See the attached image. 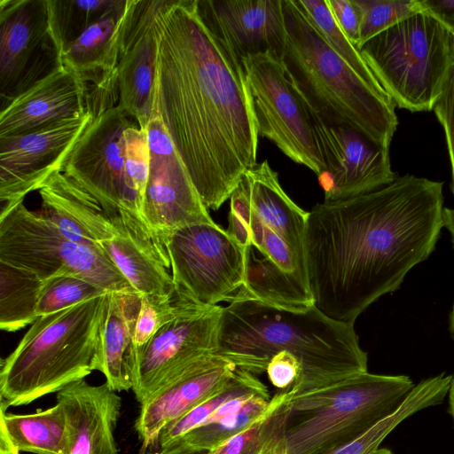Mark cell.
<instances>
[{
    "label": "cell",
    "mask_w": 454,
    "mask_h": 454,
    "mask_svg": "<svg viewBox=\"0 0 454 454\" xmlns=\"http://www.w3.org/2000/svg\"><path fill=\"white\" fill-rule=\"evenodd\" d=\"M337 24L357 48L363 13L356 0H327Z\"/></svg>",
    "instance_id": "60d3db41"
},
{
    "label": "cell",
    "mask_w": 454,
    "mask_h": 454,
    "mask_svg": "<svg viewBox=\"0 0 454 454\" xmlns=\"http://www.w3.org/2000/svg\"><path fill=\"white\" fill-rule=\"evenodd\" d=\"M258 392H269L267 386L259 380L256 374L239 368L228 386L193 407L162 430L158 442L160 449L178 442L189 432L203 425L228 400Z\"/></svg>",
    "instance_id": "1f68e13d"
},
{
    "label": "cell",
    "mask_w": 454,
    "mask_h": 454,
    "mask_svg": "<svg viewBox=\"0 0 454 454\" xmlns=\"http://www.w3.org/2000/svg\"><path fill=\"white\" fill-rule=\"evenodd\" d=\"M1 407L0 454H68L67 419L60 404L32 414Z\"/></svg>",
    "instance_id": "4316f807"
},
{
    "label": "cell",
    "mask_w": 454,
    "mask_h": 454,
    "mask_svg": "<svg viewBox=\"0 0 454 454\" xmlns=\"http://www.w3.org/2000/svg\"><path fill=\"white\" fill-rule=\"evenodd\" d=\"M259 136L267 137L293 161L319 177L326 167L313 129L309 106L280 60L270 53L241 59Z\"/></svg>",
    "instance_id": "30bf717a"
},
{
    "label": "cell",
    "mask_w": 454,
    "mask_h": 454,
    "mask_svg": "<svg viewBox=\"0 0 454 454\" xmlns=\"http://www.w3.org/2000/svg\"><path fill=\"white\" fill-rule=\"evenodd\" d=\"M452 375L444 372L415 385L403 403L364 434L323 454H370L379 449L385 438L403 420L416 412L443 402L450 387Z\"/></svg>",
    "instance_id": "f1b7e54d"
},
{
    "label": "cell",
    "mask_w": 454,
    "mask_h": 454,
    "mask_svg": "<svg viewBox=\"0 0 454 454\" xmlns=\"http://www.w3.org/2000/svg\"><path fill=\"white\" fill-rule=\"evenodd\" d=\"M294 392L278 390L264 412L209 454H286V425Z\"/></svg>",
    "instance_id": "f546056e"
},
{
    "label": "cell",
    "mask_w": 454,
    "mask_h": 454,
    "mask_svg": "<svg viewBox=\"0 0 454 454\" xmlns=\"http://www.w3.org/2000/svg\"><path fill=\"white\" fill-rule=\"evenodd\" d=\"M363 13L357 49L378 34L422 11L419 0H356Z\"/></svg>",
    "instance_id": "8d00e7d4"
},
{
    "label": "cell",
    "mask_w": 454,
    "mask_h": 454,
    "mask_svg": "<svg viewBox=\"0 0 454 454\" xmlns=\"http://www.w3.org/2000/svg\"><path fill=\"white\" fill-rule=\"evenodd\" d=\"M133 3L122 0L64 50L63 64L88 86L87 110L93 115L118 105L117 66Z\"/></svg>",
    "instance_id": "ac0fdd59"
},
{
    "label": "cell",
    "mask_w": 454,
    "mask_h": 454,
    "mask_svg": "<svg viewBox=\"0 0 454 454\" xmlns=\"http://www.w3.org/2000/svg\"><path fill=\"white\" fill-rule=\"evenodd\" d=\"M207 27L241 60L270 53L282 62L286 28L282 0H196Z\"/></svg>",
    "instance_id": "d6986e66"
},
{
    "label": "cell",
    "mask_w": 454,
    "mask_h": 454,
    "mask_svg": "<svg viewBox=\"0 0 454 454\" xmlns=\"http://www.w3.org/2000/svg\"><path fill=\"white\" fill-rule=\"evenodd\" d=\"M153 101L203 204L219 209L257 164L259 133L241 60L207 27L196 0H166Z\"/></svg>",
    "instance_id": "6da1fadb"
},
{
    "label": "cell",
    "mask_w": 454,
    "mask_h": 454,
    "mask_svg": "<svg viewBox=\"0 0 454 454\" xmlns=\"http://www.w3.org/2000/svg\"><path fill=\"white\" fill-rule=\"evenodd\" d=\"M316 138L326 171L319 177L324 201L346 200L391 184L389 147L380 145L356 129L333 126L309 107Z\"/></svg>",
    "instance_id": "2e32d148"
},
{
    "label": "cell",
    "mask_w": 454,
    "mask_h": 454,
    "mask_svg": "<svg viewBox=\"0 0 454 454\" xmlns=\"http://www.w3.org/2000/svg\"><path fill=\"white\" fill-rule=\"evenodd\" d=\"M112 223L115 228L114 236L98 245L130 286L141 295L173 296L175 285L160 254L121 220Z\"/></svg>",
    "instance_id": "484cf974"
},
{
    "label": "cell",
    "mask_w": 454,
    "mask_h": 454,
    "mask_svg": "<svg viewBox=\"0 0 454 454\" xmlns=\"http://www.w3.org/2000/svg\"><path fill=\"white\" fill-rule=\"evenodd\" d=\"M282 351L296 356L301 366L291 388L294 395L368 372L367 353L354 324L328 317L315 306L292 310L237 298L223 307L218 355L257 375Z\"/></svg>",
    "instance_id": "3957f363"
},
{
    "label": "cell",
    "mask_w": 454,
    "mask_h": 454,
    "mask_svg": "<svg viewBox=\"0 0 454 454\" xmlns=\"http://www.w3.org/2000/svg\"><path fill=\"white\" fill-rule=\"evenodd\" d=\"M237 298H251L292 310H307L314 306L307 283L296 272L284 270L268 257H257L253 247L248 257L246 282Z\"/></svg>",
    "instance_id": "83f0119b"
},
{
    "label": "cell",
    "mask_w": 454,
    "mask_h": 454,
    "mask_svg": "<svg viewBox=\"0 0 454 454\" xmlns=\"http://www.w3.org/2000/svg\"><path fill=\"white\" fill-rule=\"evenodd\" d=\"M442 206V183L412 175L314 206L303 239L314 306L328 317L354 324L432 254L443 227Z\"/></svg>",
    "instance_id": "7a4b0ae2"
},
{
    "label": "cell",
    "mask_w": 454,
    "mask_h": 454,
    "mask_svg": "<svg viewBox=\"0 0 454 454\" xmlns=\"http://www.w3.org/2000/svg\"><path fill=\"white\" fill-rule=\"evenodd\" d=\"M266 372L270 383L278 390H287L297 382L301 366L296 356L288 352L274 355L267 367Z\"/></svg>",
    "instance_id": "ab89813d"
},
{
    "label": "cell",
    "mask_w": 454,
    "mask_h": 454,
    "mask_svg": "<svg viewBox=\"0 0 454 454\" xmlns=\"http://www.w3.org/2000/svg\"><path fill=\"white\" fill-rule=\"evenodd\" d=\"M450 58H451L452 63L454 64V32H451Z\"/></svg>",
    "instance_id": "7dc6e473"
},
{
    "label": "cell",
    "mask_w": 454,
    "mask_h": 454,
    "mask_svg": "<svg viewBox=\"0 0 454 454\" xmlns=\"http://www.w3.org/2000/svg\"><path fill=\"white\" fill-rule=\"evenodd\" d=\"M270 399V395H258L240 411L215 422L201 425L179 441L184 442L193 449L211 451L261 416L267 409Z\"/></svg>",
    "instance_id": "e575fe53"
},
{
    "label": "cell",
    "mask_w": 454,
    "mask_h": 454,
    "mask_svg": "<svg viewBox=\"0 0 454 454\" xmlns=\"http://www.w3.org/2000/svg\"><path fill=\"white\" fill-rule=\"evenodd\" d=\"M151 163L144 217L165 248L176 231L196 223H215L203 204L153 101L146 128Z\"/></svg>",
    "instance_id": "9a60e30c"
},
{
    "label": "cell",
    "mask_w": 454,
    "mask_h": 454,
    "mask_svg": "<svg viewBox=\"0 0 454 454\" xmlns=\"http://www.w3.org/2000/svg\"><path fill=\"white\" fill-rule=\"evenodd\" d=\"M443 226L450 231L454 246V209H443Z\"/></svg>",
    "instance_id": "ee69618b"
},
{
    "label": "cell",
    "mask_w": 454,
    "mask_h": 454,
    "mask_svg": "<svg viewBox=\"0 0 454 454\" xmlns=\"http://www.w3.org/2000/svg\"><path fill=\"white\" fill-rule=\"evenodd\" d=\"M415 384L406 375L368 372L293 395L286 454H323L364 434L395 411Z\"/></svg>",
    "instance_id": "8992f818"
},
{
    "label": "cell",
    "mask_w": 454,
    "mask_h": 454,
    "mask_svg": "<svg viewBox=\"0 0 454 454\" xmlns=\"http://www.w3.org/2000/svg\"><path fill=\"white\" fill-rule=\"evenodd\" d=\"M208 450H196L186 444L183 441H178L168 447L160 449V451L148 454H209Z\"/></svg>",
    "instance_id": "7bdbcfd3"
},
{
    "label": "cell",
    "mask_w": 454,
    "mask_h": 454,
    "mask_svg": "<svg viewBox=\"0 0 454 454\" xmlns=\"http://www.w3.org/2000/svg\"><path fill=\"white\" fill-rule=\"evenodd\" d=\"M43 280L0 262V328L9 333L32 325Z\"/></svg>",
    "instance_id": "4dcf8cb0"
},
{
    "label": "cell",
    "mask_w": 454,
    "mask_h": 454,
    "mask_svg": "<svg viewBox=\"0 0 454 454\" xmlns=\"http://www.w3.org/2000/svg\"><path fill=\"white\" fill-rule=\"evenodd\" d=\"M107 293L39 317L1 363V407L28 404L95 371Z\"/></svg>",
    "instance_id": "5b68a950"
},
{
    "label": "cell",
    "mask_w": 454,
    "mask_h": 454,
    "mask_svg": "<svg viewBox=\"0 0 454 454\" xmlns=\"http://www.w3.org/2000/svg\"><path fill=\"white\" fill-rule=\"evenodd\" d=\"M449 404H450V413L454 420V375L452 376L450 387L449 389Z\"/></svg>",
    "instance_id": "f6af8a7d"
},
{
    "label": "cell",
    "mask_w": 454,
    "mask_h": 454,
    "mask_svg": "<svg viewBox=\"0 0 454 454\" xmlns=\"http://www.w3.org/2000/svg\"><path fill=\"white\" fill-rule=\"evenodd\" d=\"M370 454H393V452L390 450H388V449L379 448V449H377L376 450L372 451Z\"/></svg>",
    "instance_id": "bcb514c9"
},
{
    "label": "cell",
    "mask_w": 454,
    "mask_h": 454,
    "mask_svg": "<svg viewBox=\"0 0 454 454\" xmlns=\"http://www.w3.org/2000/svg\"><path fill=\"white\" fill-rule=\"evenodd\" d=\"M282 64L309 107L331 125L356 129L389 147L398 124L395 104L331 48L294 0H282Z\"/></svg>",
    "instance_id": "277c9868"
},
{
    "label": "cell",
    "mask_w": 454,
    "mask_h": 454,
    "mask_svg": "<svg viewBox=\"0 0 454 454\" xmlns=\"http://www.w3.org/2000/svg\"><path fill=\"white\" fill-rule=\"evenodd\" d=\"M239 368L218 354L212 355L140 403L135 429L143 450L158 443L167 426L228 386Z\"/></svg>",
    "instance_id": "ffe728a7"
},
{
    "label": "cell",
    "mask_w": 454,
    "mask_h": 454,
    "mask_svg": "<svg viewBox=\"0 0 454 454\" xmlns=\"http://www.w3.org/2000/svg\"><path fill=\"white\" fill-rule=\"evenodd\" d=\"M57 403L67 419L68 454H118L114 429L121 398L106 382H73L57 393Z\"/></svg>",
    "instance_id": "7402d4cb"
},
{
    "label": "cell",
    "mask_w": 454,
    "mask_h": 454,
    "mask_svg": "<svg viewBox=\"0 0 454 454\" xmlns=\"http://www.w3.org/2000/svg\"><path fill=\"white\" fill-rule=\"evenodd\" d=\"M0 262L43 280L73 275L107 292L133 289L99 245L69 239L23 202L0 218Z\"/></svg>",
    "instance_id": "ba28073f"
},
{
    "label": "cell",
    "mask_w": 454,
    "mask_h": 454,
    "mask_svg": "<svg viewBox=\"0 0 454 454\" xmlns=\"http://www.w3.org/2000/svg\"><path fill=\"white\" fill-rule=\"evenodd\" d=\"M450 325L451 333L454 337V305H453L452 311H451L450 317Z\"/></svg>",
    "instance_id": "c3c4849f"
},
{
    "label": "cell",
    "mask_w": 454,
    "mask_h": 454,
    "mask_svg": "<svg viewBox=\"0 0 454 454\" xmlns=\"http://www.w3.org/2000/svg\"><path fill=\"white\" fill-rule=\"evenodd\" d=\"M294 1L331 48L372 88L392 101L373 75L358 49L337 24L328 1Z\"/></svg>",
    "instance_id": "d6a6232c"
},
{
    "label": "cell",
    "mask_w": 454,
    "mask_h": 454,
    "mask_svg": "<svg viewBox=\"0 0 454 454\" xmlns=\"http://www.w3.org/2000/svg\"><path fill=\"white\" fill-rule=\"evenodd\" d=\"M176 316L135 348L132 390L139 403L205 358L217 354L223 307L196 303L176 293Z\"/></svg>",
    "instance_id": "8fae6325"
},
{
    "label": "cell",
    "mask_w": 454,
    "mask_h": 454,
    "mask_svg": "<svg viewBox=\"0 0 454 454\" xmlns=\"http://www.w3.org/2000/svg\"><path fill=\"white\" fill-rule=\"evenodd\" d=\"M38 192V214L69 239L98 245L114 236L115 228L98 200L63 172L54 173Z\"/></svg>",
    "instance_id": "603a6c76"
},
{
    "label": "cell",
    "mask_w": 454,
    "mask_h": 454,
    "mask_svg": "<svg viewBox=\"0 0 454 454\" xmlns=\"http://www.w3.org/2000/svg\"><path fill=\"white\" fill-rule=\"evenodd\" d=\"M49 0H0L1 109L63 66Z\"/></svg>",
    "instance_id": "7c38bea8"
},
{
    "label": "cell",
    "mask_w": 454,
    "mask_h": 454,
    "mask_svg": "<svg viewBox=\"0 0 454 454\" xmlns=\"http://www.w3.org/2000/svg\"><path fill=\"white\" fill-rule=\"evenodd\" d=\"M252 247H240L215 223L176 231L165 243L176 293L206 306L231 302L245 285Z\"/></svg>",
    "instance_id": "9c48e42d"
},
{
    "label": "cell",
    "mask_w": 454,
    "mask_h": 454,
    "mask_svg": "<svg viewBox=\"0 0 454 454\" xmlns=\"http://www.w3.org/2000/svg\"><path fill=\"white\" fill-rule=\"evenodd\" d=\"M238 186L262 222L281 237L292 249L298 272L307 282L303 239L309 212L297 206L283 190L278 173L267 160L248 168Z\"/></svg>",
    "instance_id": "d4e9b609"
},
{
    "label": "cell",
    "mask_w": 454,
    "mask_h": 454,
    "mask_svg": "<svg viewBox=\"0 0 454 454\" xmlns=\"http://www.w3.org/2000/svg\"><path fill=\"white\" fill-rule=\"evenodd\" d=\"M93 117L87 110L23 134L0 137V218L54 173L63 171Z\"/></svg>",
    "instance_id": "4fadbf2b"
},
{
    "label": "cell",
    "mask_w": 454,
    "mask_h": 454,
    "mask_svg": "<svg viewBox=\"0 0 454 454\" xmlns=\"http://www.w3.org/2000/svg\"><path fill=\"white\" fill-rule=\"evenodd\" d=\"M141 294L134 289L107 292L106 311L99 329L95 371L114 391L132 390L134 383L133 336Z\"/></svg>",
    "instance_id": "cb8c5ba5"
},
{
    "label": "cell",
    "mask_w": 454,
    "mask_h": 454,
    "mask_svg": "<svg viewBox=\"0 0 454 454\" xmlns=\"http://www.w3.org/2000/svg\"><path fill=\"white\" fill-rule=\"evenodd\" d=\"M122 0H49L58 35L66 47L120 5Z\"/></svg>",
    "instance_id": "836d02e7"
},
{
    "label": "cell",
    "mask_w": 454,
    "mask_h": 454,
    "mask_svg": "<svg viewBox=\"0 0 454 454\" xmlns=\"http://www.w3.org/2000/svg\"><path fill=\"white\" fill-rule=\"evenodd\" d=\"M437 119L442 124L448 151L450 154L452 184L451 188L454 193V64L448 69L440 92L434 103L433 109Z\"/></svg>",
    "instance_id": "f35d334b"
},
{
    "label": "cell",
    "mask_w": 454,
    "mask_h": 454,
    "mask_svg": "<svg viewBox=\"0 0 454 454\" xmlns=\"http://www.w3.org/2000/svg\"><path fill=\"white\" fill-rule=\"evenodd\" d=\"M424 11L441 21L450 31L454 32V0H419Z\"/></svg>",
    "instance_id": "b9f144b4"
},
{
    "label": "cell",
    "mask_w": 454,
    "mask_h": 454,
    "mask_svg": "<svg viewBox=\"0 0 454 454\" xmlns=\"http://www.w3.org/2000/svg\"><path fill=\"white\" fill-rule=\"evenodd\" d=\"M88 86L65 65L14 98L0 112V137L23 134L87 111Z\"/></svg>",
    "instance_id": "44dd1931"
},
{
    "label": "cell",
    "mask_w": 454,
    "mask_h": 454,
    "mask_svg": "<svg viewBox=\"0 0 454 454\" xmlns=\"http://www.w3.org/2000/svg\"><path fill=\"white\" fill-rule=\"evenodd\" d=\"M166 0H134L117 66L118 106L146 130L153 105L159 23Z\"/></svg>",
    "instance_id": "e0dca14e"
},
{
    "label": "cell",
    "mask_w": 454,
    "mask_h": 454,
    "mask_svg": "<svg viewBox=\"0 0 454 454\" xmlns=\"http://www.w3.org/2000/svg\"><path fill=\"white\" fill-rule=\"evenodd\" d=\"M134 121L118 105L96 114L62 171L98 200L111 222L121 220L130 230L123 134Z\"/></svg>",
    "instance_id": "5bb4252c"
},
{
    "label": "cell",
    "mask_w": 454,
    "mask_h": 454,
    "mask_svg": "<svg viewBox=\"0 0 454 454\" xmlns=\"http://www.w3.org/2000/svg\"><path fill=\"white\" fill-rule=\"evenodd\" d=\"M177 309L176 292L171 297L157 294L142 295L133 336L135 348L145 345L176 316Z\"/></svg>",
    "instance_id": "74e56055"
},
{
    "label": "cell",
    "mask_w": 454,
    "mask_h": 454,
    "mask_svg": "<svg viewBox=\"0 0 454 454\" xmlns=\"http://www.w3.org/2000/svg\"><path fill=\"white\" fill-rule=\"evenodd\" d=\"M451 31L420 11L358 48L373 75L400 108L430 111L449 67Z\"/></svg>",
    "instance_id": "52a82bcc"
},
{
    "label": "cell",
    "mask_w": 454,
    "mask_h": 454,
    "mask_svg": "<svg viewBox=\"0 0 454 454\" xmlns=\"http://www.w3.org/2000/svg\"><path fill=\"white\" fill-rule=\"evenodd\" d=\"M106 293L107 291L84 278L73 275L55 276L43 282L36 316L51 315Z\"/></svg>",
    "instance_id": "d590c367"
}]
</instances>
